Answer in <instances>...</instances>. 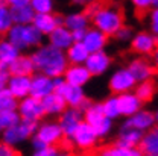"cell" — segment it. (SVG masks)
<instances>
[{"label": "cell", "mask_w": 158, "mask_h": 156, "mask_svg": "<svg viewBox=\"0 0 158 156\" xmlns=\"http://www.w3.org/2000/svg\"><path fill=\"white\" fill-rule=\"evenodd\" d=\"M31 58L34 61L35 70L50 76V78L62 76L65 67L69 65V61L65 58V52L53 47L49 42H41L40 46H37L32 50Z\"/></svg>", "instance_id": "cell-1"}, {"label": "cell", "mask_w": 158, "mask_h": 156, "mask_svg": "<svg viewBox=\"0 0 158 156\" xmlns=\"http://www.w3.org/2000/svg\"><path fill=\"white\" fill-rule=\"evenodd\" d=\"M3 37L9 39L20 52H32L37 46H40L44 41V35L32 23L12 24Z\"/></svg>", "instance_id": "cell-2"}, {"label": "cell", "mask_w": 158, "mask_h": 156, "mask_svg": "<svg viewBox=\"0 0 158 156\" xmlns=\"http://www.w3.org/2000/svg\"><path fill=\"white\" fill-rule=\"evenodd\" d=\"M125 24L123 11L114 5H102L99 11L91 17V26L98 27L108 37H114V34Z\"/></svg>", "instance_id": "cell-3"}, {"label": "cell", "mask_w": 158, "mask_h": 156, "mask_svg": "<svg viewBox=\"0 0 158 156\" xmlns=\"http://www.w3.org/2000/svg\"><path fill=\"white\" fill-rule=\"evenodd\" d=\"M37 121H31V120H20L17 124L8 127V129H3L2 130V141L14 146V147H19L20 144L29 141L31 137L34 135L35 129H37Z\"/></svg>", "instance_id": "cell-4"}, {"label": "cell", "mask_w": 158, "mask_h": 156, "mask_svg": "<svg viewBox=\"0 0 158 156\" xmlns=\"http://www.w3.org/2000/svg\"><path fill=\"white\" fill-rule=\"evenodd\" d=\"M72 142H73V149H76L81 153H88L93 152L98 147L100 138L96 135L94 129L91 124H88L87 121H81L76 130L72 134Z\"/></svg>", "instance_id": "cell-5"}, {"label": "cell", "mask_w": 158, "mask_h": 156, "mask_svg": "<svg viewBox=\"0 0 158 156\" xmlns=\"http://www.w3.org/2000/svg\"><path fill=\"white\" fill-rule=\"evenodd\" d=\"M37 139H40L44 146L47 144H59V141L64 138V132L59 126L58 120H41L37 124V129L34 135Z\"/></svg>", "instance_id": "cell-6"}, {"label": "cell", "mask_w": 158, "mask_h": 156, "mask_svg": "<svg viewBox=\"0 0 158 156\" xmlns=\"http://www.w3.org/2000/svg\"><path fill=\"white\" fill-rule=\"evenodd\" d=\"M84 64H85V67L88 68V71L91 73L93 78H100L111 70L113 58L103 49V50H98V52H90L88 58L85 59Z\"/></svg>", "instance_id": "cell-7"}, {"label": "cell", "mask_w": 158, "mask_h": 156, "mask_svg": "<svg viewBox=\"0 0 158 156\" xmlns=\"http://www.w3.org/2000/svg\"><path fill=\"white\" fill-rule=\"evenodd\" d=\"M135 83H137V80L131 74L128 67H122V68L114 70L108 79V88L113 94H122L126 91H132Z\"/></svg>", "instance_id": "cell-8"}, {"label": "cell", "mask_w": 158, "mask_h": 156, "mask_svg": "<svg viewBox=\"0 0 158 156\" xmlns=\"http://www.w3.org/2000/svg\"><path fill=\"white\" fill-rule=\"evenodd\" d=\"M17 111L23 120H31V121H37V123L46 117L41 98L34 97L31 94L20 98L19 103H17Z\"/></svg>", "instance_id": "cell-9"}, {"label": "cell", "mask_w": 158, "mask_h": 156, "mask_svg": "<svg viewBox=\"0 0 158 156\" xmlns=\"http://www.w3.org/2000/svg\"><path fill=\"white\" fill-rule=\"evenodd\" d=\"M129 46H131V50L140 56H151L154 50L158 47V37L154 35L152 32L141 30L132 35Z\"/></svg>", "instance_id": "cell-10"}, {"label": "cell", "mask_w": 158, "mask_h": 156, "mask_svg": "<svg viewBox=\"0 0 158 156\" xmlns=\"http://www.w3.org/2000/svg\"><path fill=\"white\" fill-rule=\"evenodd\" d=\"M82 120H84L82 109L67 106L58 115V123L62 129V132H64V137H72V134L76 130V127L81 124Z\"/></svg>", "instance_id": "cell-11"}, {"label": "cell", "mask_w": 158, "mask_h": 156, "mask_svg": "<svg viewBox=\"0 0 158 156\" xmlns=\"http://www.w3.org/2000/svg\"><path fill=\"white\" fill-rule=\"evenodd\" d=\"M62 76L67 83L76 85V86H85L87 83H90V80L93 78L88 68L85 67V64H69Z\"/></svg>", "instance_id": "cell-12"}, {"label": "cell", "mask_w": 158, "mask_h": 156, "mask_svg": "<svg viewBox=\"0 0 158 156\" xmlns=\"http://www.w3.org/2000/svg\"><path fill=\"white\" fill-rule=\"evenodd\" d=\"M128 70L131 71V74L134 76V79H135L137 82L148 80V79H154V76L157 74V70H155V67L152 65V62H149L144 56L134 58L132 61H129Z\"/></svg>", "instance_id": "cell-13"}, {"label": "cell", "mask_w": 158, "mask_h": 156, "mask_svg": "<svg viewBox=\"0 0 158 156\" xmlns=\"http://www.w3.org/2000/svg\"><path fill=\"white\" fill-rule=\"evenodd\" d=\"M108 41H110V37L94 26L87 27L84 32V38H82V42L85 44L88 52H98V50L106 49Z\"/></svg>", "instance_id": "cell-14"}, {"label": "cell", "mask_w": 158, "mask_h": 156, "mask_svg": "<svg viewBox=\"0 0 158 156\" xmlns=\"http://www.w3.org/2000/svg\"><path fill=\"white\" fill-rule=\"evenodd\" d=\"M50 93H53V78L35 71L31 76V96L43 98Z\"/></svg>", "instance_id": "cell-15"}, {"label": "cell", "mask_w": 158, "mask_h": 156, "mask_svg": "<svg viewBox=\"0 0 158 156\" xmlns=\"http://www.w3.org/2000/svg\"><path fill=\"white\" fill-rule=\"evenodd\" d=\"M157 123H155V115L154 112L151 111H144V109H140L135 114L126 117V120L123 121L122 126H128V127H134V129H138L141 132H146L149 130L151 127H154Z\"/></svg>", "instance_id": "cell-16"}, {"label": "cell", "mask_w": 158, "mask_h": 156, "mask_svg": "<svg viewBox=\"0 0 158 156\" xmlns=\"http://www.w3.org/2000/svg\"><path fill=\"white\" fill-rule=\"evenodd\" d=\"M62 24H64L67 29H70L72 32L85 30L87 27H90L91 18L88 17V14H87L84 9L76 8L75 11H70V12H67L65 15H62Z\"/></svg>", "instance_id": "cell-17"}, {"label": "cell", "mask_w": 158, "mask_h": 156, "mask_svg": "<svg viewBox=\"0 0 158 156\" xmlns=\"http://www.w3.org/2000/svg\"><path fill=\"white\" fill-rule=\"evenodd\" d=\"M32 24L44 37H47L55 27L62 24V15L56 14L55 11L53 12H44V14H35V17L32 20Z\"/></svg>", "instance_id": "cell-18"}, {"label": "cell", "mask_w": 158, "mask_h": 156, "mask_svg": "<svg viewBox=\"0 0 158 156\" xmlns=\"http://www.w3.org/2000/svg\"><path fill=\"white\" fill-rule=\"evenodd\" d=\"M8 71H9V74L32 76L37 70H35L34 61H32V58H31V53L27 55V53L21 52L19 56L8 65Z\"/></svg>", "instance_id": "cell-19"}, {"label": "cell", "mask_w": 158, "mask_h": 156, "mask_svg": "<svg viewBox=\"0 0 158 156\" xmlns=\"http://www.w3.org/2000/svg\"><path fill=\"white\" fill-rule=\"evenodd\" d=\"M117 97H118L120 115H123V117H129V115L135 114L143 106V102L135 96L134 91H126V93L117 94Z\"/></svg>", "instance_id": "cell-20"}, {"label": "cell", "mask_w": 158, "mask_h": 156, "mask_svg": "<svg viewBox=\"0 0 158 156\" xmlns=\"http://www.w3.org/2000/svg\"><path fill=\"white\" fill-rule=\"evenodd\" d=\"M6 88L12 93V96L20 100L31 94V76H21V74H11Z\"/></svg>", "instance_id": "cell-21"}, {"label": "cell", "mask_w": 158, "mask_h": 156, "mask_svg": "<svg viewBox=\"0 0 158 156\" xmlns=\"http://www.w3.org/2000/svg\"><path fill=\"white\" fill-rule=\"evenodd\" d=\"M47 42L52 44L53 47H56L59 50H65L75 39H73V34L70 29H67L64 24H59L58 27H55L47 37Z\"/></svg>", "instance_id": "cell-22"}, {"label": "cell", "mask_w": 158, "mask_h": 156, "mask_svg": "<svg viewBox=\"0 0 158 156\" xmlns=\"http://www.w3.org/2000/svg\"><path fill=\"white\" fill-rule=\"evenodd\" d=\"M41 103H43V109H44L46 117H58L67 108V103H65L64 97L55 91L41 98Z\"/></svg>", "instance_id": "cell-23"}, {"label": "cell", "mask_w": 158, "mask_h": 156, "mask_svg": "<svg viewBox=\"0 0 158 156\" xmlns=\"http://www.w3.org/2000/svg\"><path fill=\"white\" fill-rule=\"evenodd\" d=\"M138 149L144 156H158V126L151 127L143 132V137L138 142Z\"/></svg>", "instance_id": "cell-24"}, {"label": "cell", "mask_w": 158, "mask_h": 156, "mask_svg": "<svg viewBox=\"0 0 158 156\" xmlns=\"http://www.w3.org/2000/svg\"><path fill=\"white\" fill-rule=\"evenodd\" d=\"M61 96L64 97L67 106H72V108L82 109L87 105V102H88V97L85 94L84 86H76V85H70V83L67 85V88L62 91Z\"/></svg>", "instance_id": "cell-25"}, {"label": "cell", "mask_w": 158, "mask_h": 156, "mask_svg": "<svg viewBox=\"0 0 158 156\" xmlns=\"http://www.w3.org/2000/svg\"><path fill=\"white\" fill-rule=\"evenodd\" d=\"M102 156H141V152L138 147H131L126 146L120 141H116L100 150Z\"/></svg>", "instance_id": "cell-26"}, {"label": "cell", "mask_w": 158, "mask_h": 156, "mask_svg": "<svg viewBox=\"0 0 158 156\" xmlns=\"http://www.w3.org/2000/svg\"><path fill=\"white\" fill-rule=\"evenodd\" d=\"M64 52H65V58L69 61V64H84L90 55L88 49L85 47L82 41H73Z\"/></svg>", "instance_id": "cell-27"}, {"label": "cell", "mask_w": 158, "mask_h": 156, "mask_svg": "<svg viewBox=\"0 0 158 156\" xmlns=\"http://www.w3.org/2000/svg\"><path fill=\"white\" fill-rule=\"evenodd\" d=\"M143 103H148L151 102L155 93H157V83L154 82V79H148V80H141V82H137L134 90H132Z\"/></svg>", "instance_id": "cell-28"}, {"label": "cell", "mask_w": 158, "mask_h": 156, "mask_svg": "<svg viewBox=\"0 0 158 156\" xmlns=\"http://www.w3.org/2000/svg\"><path fill=\"white\" fill-rule=\"evenodd\" d=\"M82 117H84V121H87L88 124H91V126L96 124L99 120L105 117L103 109H102V103L88 100L87 105L82 108Z\"/></svg>", "instance_id": "cell-29"}, {"label": "cell", "mask_w": 158, "mask_h": 156, "mask_svg": "<svg viewBox=\"0 0 158 156\" xmlns=\"http://www.w3.org/2000/svg\"><path fill=\"white\" fill-rule=\"evenodd\" d=\"M11 17L14 24H29L35 17L34 9L31 5H21V6H12L11 8Z\"/></svg>", "instance_id": "cell-30"}, {"label": "cell", "mask_w": 158, "mask_h": 156, "mask_svg": "<svg viewBox=\"0 0 158 156\" xmlns=\"http://www.w3.org/2000/svg\"><path fill=\"white\" fill-rule=\"evenodd\" d=\"M143 137V132L134 129V127H128V126H122L120 130H118L117 135V141L126 144V146H131V147H138V142Z\"/></svg>", "instance_id": "cell-31"}, {"label": "cell", "mask_w": 158, "mask_h": 156, "mask_svg": "<svg viewBox=\"0 0 158 156\" xmlns=\"http://www.w3.org/2000/svg\"><path fill=\"white\" fill-rule=\"evenodd\" d=\"M20 53H21V52H20L9 39H6L5 37L0 38V62H3V64L8 67L14 59L19 56Z\"/></svg>", "instance_id": "cell-32"}, {"label": "cell", "mask_w": 158, "mask_h": 156, "mask_svg": "<svg viewBox=\"0 0 158 156\" xmlns=\"http://www.w3.org/2000/svg\"><path fill=\"white\" fill-rule=\"evenodd\" d=\"M100 103H102V109H103L105 117L111 118V120H117L118 117H122V115H120V108H118L117 94H113V93H111V96L103 98Z\"/></svg>", "instance_id": "cell-33"}, {"label": "cell", "mask_w": 158, "mask_h": 156, "mask_svg": "<svg viewBox=\"0 0 158 156\" xmlns=\"http://www.w3.org/2000/svg\"><path fill=\"white\" fill-rule=\"evenodd\" d=\"M12 24L14 23L11 17V6L5 0H0V34L5 35Z\"/></svg>", "instance_id": "cell-34"}, {"label": "cell", "mask_w": 158, "mask_h": 156, "mask_svg": "<svg viewBox=\"0 0 158 156\" xmlns=\"http://www.w3.org/2000/svg\"><path fill=\"white\" fill-rule=\"evenodd\" d=\"M93 129H94L96 135L100 139H105L106 137H110V134L114 129V120H111V118H108V117H103L102 120H99L96 124H93Z\"/></svg>", "instance_id": "cell-35"}, {"label": "cell", "mask_w": 158, "mask_h": 156, "mask_svg": "<svg viewBox=\"0 0 158 156\" xmlns=\"http://www.w3.org/2000/svg\"><path fill=\"white\" fill-rule=\"evenodd\" d=\"M19 100L12 96V93L8 88L0 90V112L8 111V109H17Z\"/></svg>", "instance_id": "cell-36"}, {"label": "cell", "mask_w": 158, "mask_h": 156, "mask_svg": "<svg viewBox=\"0 0 158 156\" xmlns=\"http://www.w3.org/2000/svg\"><path fill=\"white\" fill-rule=\"evenodd\" d=\"M21 117H20L17 109H8V111H2L0 112V124L3 129H8L14 124H17Z\"/></svg>", "instance_id": "cell-37"}, {"label": "cell", "mask_w": 158, "mask_h": 156, "mask_svg": "<svg viewBox=\"0 0 158 156\" xmlns=\"http://www.w3.org/2000/svg\"><path fill=\"white\" fill-rule=\"evenodd\" d=\"M29 5L35 14H44V12L55 11V0H31Z\"/></svg>", "instance_id": "cell-38"}, {"label": "cell", "mask_w": 158, "mask_h": 156, "mask_svg": "<svg viewBox=\"0 0 158 156\" xmlns=\"http://www.w3.org/2000/svg\"><path fill=\"white\" fill-rule=\"evenodd\" d=\"M32 155L35 156H58L61 155V147L58 144H47L40 150H32Z\"/></svg>", "instance_id": "cell-39"}, {"label": "cell", "mask_w": 158, "mask_h": 156, "mask_svg": "<svg viewBox=\"0 0 158 156\" xmlns=\"http://www.w3.org/2000/svg\"><path fill=\"white\" fill-rule=\"evenodd\" d=\"M132 35H134L132 29L123 24V26L118 29L117 32L114 34V38L117 39L118 42H129V41H131V38H132Z\"/></svg>", "instance_id": "cell-40"}, {"label": "cell", "mask_w": 158, "mask_h": 156, "mask_svg": "<svg viewBox=\"0 0 158 156\" xmlns=\"http://www.w3.org/2000/svg\"><path fill=\"white\" fill-rule=\"evenodd\" d=\"M152 2L154 0H129V3L132 5V8L140 12V14H143V12H148L151 8H152Z\"/></svg>", "instance_id": "cell-41"}, {"label": "cell", "mask_w": 158, "mask_h": 156, "mask_svg": "<svg viewBox=\"0 0 158 156\" xmlns=\"http://www.w3.org/2000/svg\"><path fill=\"white\" fill-rule=\"evenodd\" d=\"M149 27H151V32L158 37V8L149 9Z\"/></svg>", "instance_id": "cell-42"}, {"label": "cell", "mask_w": 158, "mask_h": 156, "mask_svg": "<svg viewBox=\"0 0 158 156\" xmlns=\"http://www.w3.org/2000/svg\"><path fill=\"white\" fill-rule=\"evenodd\" d=\"M17 153H19L17 147H14L5 141H0V156H15Z\"/></svg>", "instance_id": "cell-43"}, {"label": "cell", "mask_w": 158, "mask_h": 156, "mask_svg": "<svg viewBox=\"0 0 158 156\" xmlns=\"http://www.w3.org/2000/svg\"><path fill=\"white\" fill-rule=\"evenodd\" d=\"M100 6H102V3H100L99 0H90V2H88V5L84 8V11H85V12L88 14V17L91 18V17H93V15L99 11V8H100Z\"/></svg>", "instance_id": "cell-44"}, {"label": "cell", "mask_w": 158, "mask_h": 156, "mask_svg": "<svg viewBox=\"0 0 158 156\" xmlns=\"http://www.w3.org/2000/svg\"><path fill=\"white\" fill-rule=\"evenodd\" d=\"M9 71H8V68L6 70H3L2 73H0V90H3V88H6V85H8V80H9Z\"/></svg>", "instance_id": "cell-45"}, {"label": "cell", "mask_w": 158, "mask_h": 156, "mask_svg": "<svg viewBox=\"0 0 158 156\" xmlns=\"http://www.w3.org/2000/svg\"><path fill=\"white\" fill-rule=\"evenodd\" d=\"M90 0H70V5L75 6V8H79V9H84L87 5H88Z\"/></svg>", "instance_id": "cell-46"}, {"label": "cell", "mask_w": 158, "mask_h": 156, "mask_svg": "<svg viewBox=\"0 0 158 156\" xmlns=\"http://www.w3.org/2000/svg\"><path fill=\"white\" fill-rule=\"evenodd\" d=\"M5 2H6V3H8V5H9V6L12 8V6H21V5H29V2H31V0H5Z\"/></svg>", "instance_id": "cell-47"}, {"label": "cell", "mask_w": 158, "mask_h": 156, "mask_svg": "<svg viewBox=\"0 0 158 156\" xmlns=\"http://www.w3.org/2000/svg\"><path fill=\"white\" fill-rule=\"evenodd\" d=\"M151 56H152V65L155 67V70L158 71V47L154 50V53H152Z\"/></svg>", "instance_id": "cell-48"}, {"label": "cell", "mask_w": 158, "mask_h": 156, "mask_svg": "<svg viewBox=\"0 0 158 156\" xmlns=\"http://www.w3.org/2000/svg\"><path fill=\"white\" fill-rule=\"evenodd\" d=\"M84 32H85V30H76V32H72V34H73V39H75V41H82V38H84Z\"/></svg>", "instance_id": "cell-49"}, {"label": "cell", "mask_w": 158, "mask_h": 156, "mask_svg": "<svg viewBox=\"0 0 158 156\" xmlns=\"http://www.w3.org/2000/svg\"><path fill=\"white\" fill-rule=\"evenodd\" d=\"M6 68H8V67H6V65H5L3 62H0V73H2L3 70H6Z\"/></svg>", "instance_id": "cell-50"}, {"label": "cell", "mask_w": 158, "mask_h": 156, "mask_svg": "<svg viewBox=\"0 0 158 156\" xmlns=\"http://www.w3.org/2000/svg\"><path fill=\"white\" fill-rule=\"evenodd\" d=\"M152 8H158V0H154V2H152Z\"/></svg>", "instance_id": "cell-51"}, {"label": "cell", "mask_w": 158, "mask_h": 156, "mask_svg": "<svg viewBox=\"0 0 158 156\" xmlns=\"http://www.w3.org/2000/svg\"><path fill=\"white\" fill-rule=\"evenodd\" d=\"M154 115H155V123H157V124H158V109H157V112H155Z\"/></svg>", "instance_id": "cell-52"}, {"label": "cell", "mask_w": 158, "mask_h": 156, "mask_svg": "<svg viewBox=\"0 0 158 156\" xmlns=\"http://www.w3.org/2000/svg\"><path fill=\"white\" fill-rule=\"evenodd\" d=\"M2 130H3V127H2V124H0V134H2Z\"/></svg>", "instance_id": "cell-53"}, {"label": "cell", "mask_w": 158, "mask_h": 156, "mask_svg": "<svg viewBox=\"0 0 158 156\" xmlns=\"http://www.w3.org/2000/svg\"><path fill=\"white\" fill-rule=\"evenodd\" d=\"M2 37H3V35H2V34H0V38H2Z\"/></svg>", "instance_id": "cell-54"}]
</instances>
